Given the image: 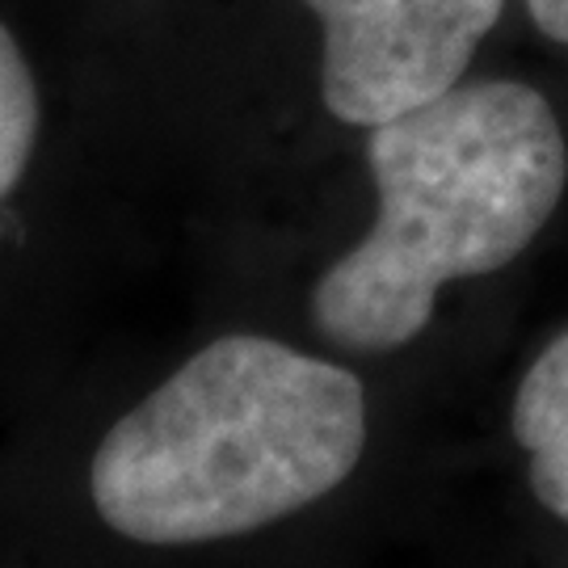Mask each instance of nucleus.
Wrapping results in <instances>:
<instances>
[{"mask_svg": "<svg viewBox=\"0 0 568 568\" xmlns=\"http://www.w3.org/2000/svg\"><path fill=\"white\" fill-rule=\"evenodd\" d=\"M354 371L262 333H227L105 429L89 497L143 548H199L274 527L342 488L366 450Z\"/></svg>", "mask_w": 568, "mask_h": 568, "instance_id": "1", "label": "nucleus"}, {"mask_svg": "<svg viewBox=\"0 0 568 568\" xmlns=\"http://www.w3.org/2000/svg\"><path fill=\"white\" fill-rule=\"evenodd\" d=\"M375 224L312 286V325L354 354L417 342L443 286L506 270L560 206L568 143L523 81L455 84L366 131Z\"/></svg>", "mask_w": 568, "mask_h": 568, "instance_id": "2", "label": "nucleus"}, {"mask_svg": "<svg viewBox=\"0 0 568 568\" xmlns=\"http://www.w3.org/2000/svg\"><path fill=\"white\" fill-rule=\"evenodd\" d=\"M321 21V98L345 126H379L464 81L506 0H304Z\"/></svg>", "mask_w": 568, "mask_h": 568, "instance_id": "3", "label": "nucleus"}, {"mask_svg": "<svg viewBox=\"0 0 568 568\" xmlns=\"http://www.w3.org/2000/svg\"><path fill=\"white\" fill-rule=\"evenodd\" d=\"M514 443L527 455V485L551 518L568 523V333L527 366L509 408Z\"/></svg>", "mask_w": 568, "mask_h": 568, "instance_id": "4", "label": "nucleus"}, {"mask_svg": "<svg viewBox=\"0 0 568 568\" xmlns=\"http://www.w3.org/2000/svg\"><path fill=\"white\" fill-rule=\"evenodd\" d=\"M39 84L13 30L0 21V203L13 194L39 143Z\"/></svg>", "mask_w": 568, "mask_h": 568, "instance_id": "5", "label": "nucleus"}, {"mask_svg": "<svg viewBox=\"0 0 568 568\" xmlns=\"http://www.w3.org/2000/svg\"><path fill=\"white\" fill-rule=\"evenodd\" d=\"M527 13L551 42H568V0H527Z\"/></svg>", "mask_w": 568, "mask_h": 568, "instance_id": "6", "label": "nucleus"}]
</instances>
